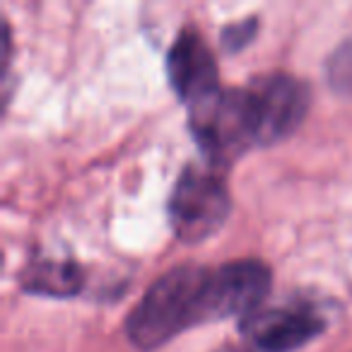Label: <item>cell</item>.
Listing matches in <instances>:
<instances>
[{
    "label": "cell",
    "instance_id": "obj_7",
    "mask_svg": "<svg viewBox=\"0 0 352 352\" xmlns=\"http://www.w3.org/2000/svg\"><path fill=\"white\" fill-rule=\"evenodd\" d=\"M166 78L179 102L193 107L220 89L217 63L196 27H184L166 54Z\"/></svg>",
    "mask_w": 352,
    "mask_h": 352
},
{
    "label": "cell",
    "instance_id": "obj_10",
    "mask_svg": "<svg viewBox=\"0 0 352 352\" xmlns=\"http://www.w3.org/2000/svg\"><path fill=\"white\" fill-rule=\"evenodd\" d=\"M256 32H258V17H246L241 22H234V25H227L220 34V44L227 54H236L244 46H249L254 41Z\"/></svg>",
    "mask_w": 352,
    "mask_h": 352
},
{
    "label": "cell",
    "instance_id": "obj_4",
    "mask_svg": "<svg viewBox=\"0 0 352 352\" xmlns=\"http://www.w3.org/2000/svg\"><path fill=\"white\" fill-rule=\"evenodd\" d=\"M273 273L263 261H230L210 270L203 294V323L225 321L232 316H251L268 297Z\"/></svg>",
    "mask_w": 352,
    "mask_h": 352
},
{
    "label": "cell",
    "instance_id": "obj_3",
    "mask_svg": "<svg viewBox=\"0 0 352 352\" xmlns=\"http://www.w3.org/2000/svg\"><path fill=\"white\" fill-rule=\"evenodd\" d=\"M232 212L225 179L215 169L186 166L169 196L171 232L184 244H201L222 230Z\"/></svg>",
    "mask_w": 352,
    "mask_h": 352
},
{
    "label": "cell",
    "instance_id": "obj_1",
    "mask_svg": "<svg viewBox=\"0 0 352 352\" xmlns=\"http://www.w3.org/2000/svg\"><path fill=\"white\" fill-rule=\"evenodd\" d=\"M210 270L179 265L152 283L126 318V336L138 350L152 352L184 333L203 326V294Z\"/></svg>",
    "mask_w": 352,
    "mask_h": 352
},
{
    "label": "cell",
    "instance_id": "obj_6",
    "mask_svg": "<svg viewBox=\"0 0 352 352\" xmlns=\"http://www.w3.org/2000/svg\"><path fill=\"white\" fill-rule=\"evenodd\" d=\"M251 352H294L326 331V321L309 309H258L241 321Z\"/></svg>",
    "mask_w": 352,
    "mask_h": 352
},
{
    "label": "cell",
    "instance_id": "obj_2",
    "mask_svg": "<svg viewBox=\"0 0 352 352\" xmlns=\"http://www.w3.org/2000/svg\"><path fill=\"white\" fill-rule=\"evenodd\" d=\"M188 128L210 169L222 171L258 147V118L249 87H220L188 107Z\"/></svg>",
    "mask_w": 352,
    "mask_h": 352
},
{
    "label": "cell",
    "instance_id": "obj_5",
    "mask_svg": "<svg viewBox=\"0 0 352 352\" xmlns=\"http://www.w3.org/2000/svg\"><path fill=\"white\" fill-rule=\"evenodd\" d=\"M258 118V147L289 138L309 111V87L292 75L273 73L249 85Z\"/></svg>",
    "mask_w": 352,
    "mask_h": 352
},
{
    "label": "cell",
    "instance_id": "obj_9",
    "mask_svg": "<svg viewBox=\"0 0 352 352\" xmlns=\"http://www.w3.org/2000/svg\"><path fill=\"white\" fill-rule=\"evenodd\" d=\"M326 78L331 87L345 99H352V39L342 41L326 63Z\"/></svg>",
    "mask_w": 352,
    "mask_h": 352
},
{
    "label": "cell",
    "instance_id": "obj_8",
    "mask_svg": "<svg viewBox=\"0 0 352 352\" xmlns=\"http://www.w3.org/2000/svg\"><path fill=\"white\" fill-rule=\"evenodd\" d=\"M85 270L75 261H36L22 273L20 287L27 294L51 299H68L82 289Z\"/></svg>",
    "mask_w": 352,
    "mask_h": 352
},
{
    "label": "cell",
    "instance_id": "obj_11",
    "mask_svg": "<svg viewBox=\"0 0 352 352\" xmlns=\"http://www.w3.org/2000/svg\"><path fill=\"white\" fill-rule=\"evenodd\" d=\"M222 352H251V350L244 345V347H225V350H222Z\"/></svg>",
    "mask_w": 352,
    "mask_h": 352
}]
</instances>
